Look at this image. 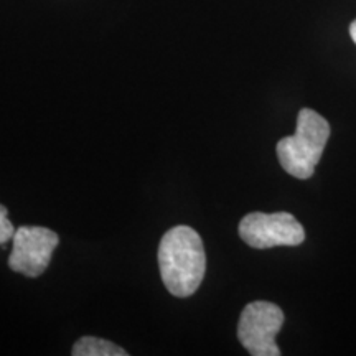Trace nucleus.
I'll use <instances>...</instances> for the list:
<instances>
[{
	"instance_id": "6e6552de",
	"label": "nucleus",
	"mask_w": 356,
	"mask_h": 356,
	"mask_svg": "<svg viewBox=\"0 0 356 356\" xmlns=\"http://www.w3.org/2000/svg\"><path fill=\"white\" fill-rule=\"evenodd\" d=\"M350 37H351V40H353L355 44H356V20L351 22V25H350Z\"/></svg>"
},
{
	"instance_id": "39448f33",
	"label": "nucleus",
	"mask_w": 356,
	"mask_h": 356,
	"mask_svg": "<svg viewBox=\"0 0 356 356\" xmlns=\"http://www.w3.org/2000/svg\"><path fill=\"white\" fill-rule=\"evenodd\" d=\"M58 244L60 238L55 231L42 226H22L12 238L8 267L26 277H38L50 266Z\"/></svg>"
},
{
	"instance_id": "f257e3e1",
	"label": "nucleus",
	"mask_w": 356,
	"mask_h": 356,
	"mask_svg": "<svg viewBox=\"0 0 356 356\" xmlns=\"http://www.w3.org/2000/svg\"><path fill=\"white\" fill-rule=\"evenodd\" d=\"M159 267L163 286L172 296H193L207 273L203 239L190 226L180 225L168 229L159 244Z\"/></svg>"
},
{
	"instance_id": "f03ea898",
	"label": "nucleus",
	"mask_w": 356,
	"mask_h": 356,
	"mask_svg": "<svg viewBox=\"0 0 356 356\" xmlns=\"http://www.w3.org/2000/svg\"><path fill=\"white\" fill-rule=\"evenodd\" d=\"M328 137L330 124L327 119L314 109H300L297 115L296 134L277 142L280 167L299 180L310 178L322 159Z\"/></svg>"
},
{
	"instance_id": "7ed1b4c3",
	"label": "nucleus",
	"mask_w": 356,
	"mask_h": 356,
	"mask_svg": "<svg viewBox=\"0 0 356 356\" xmlns=\"http://www.w3.org/2000/svg\"><path fill=\"white\" fill-rule=\"evenodd\" d=\"M284 325V312L267 300H256L244 307L238 323V338L252 356H279L275 337Z\"/></svg>"
},
{
	"instance_id": "0eeeda50",
	"label": "nucleus",
	"mask_w": 356,
	"mask_h": 356,
	"mask_svg": "<svg viewBox=\"0 0 356 356\" xmlns=\"http://www.w3.org/2000/svg\"><path fill=\"white\" fill-rule=\"evenodd\" d=\"M15 234V228L8 220V211L3 204H0V246L10 241Z\"/></svg>"
},
{
	"instance_id": "423d86ee",
	"label": "nucleus",
	"mask_w": 356,
	"mask_h": 356,
	"mask_svg": "<svg viewBox=\"0 0 356 356\" xmlns=\"http://www.w3.org/2000/svg\"><path fill=\"white\" fill-rule=\"evenodd\" d=\"M73 356H126L129 355L121 346L113 341L96 337H83L74 343L71 350Z\"/></svg>"
},
{
	"instance_id": "20e7f679",
	"label": "nucleus",
	"mask_w": 356,
	"mask_h": 356,
	"mask_svg": "<svg viewBox=\"0 0 356 356\" xmlns=\"http://www.w3.org/2000/svg\"><path fill=\"white\" fill-rule=\"evenodd\" d=\"M239 236L254 249L299 246L305 241V229L291 213L256 211L249 213L239 222Z\"/></svg>"
}]
</instances>
